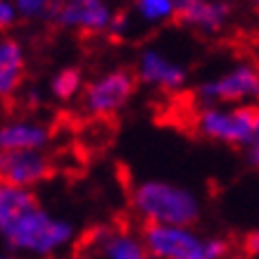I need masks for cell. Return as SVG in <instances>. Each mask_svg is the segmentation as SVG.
Instances as JSON below:
<instances>
[{
    "label": "cell",
    "mask_w": 259,
    "mask_h": 259,
    "mask_svg": "<svg viewBox=\"0 0 259 259\" xmlns=\"http://www.w3.org/2000/svg\"><path fill=\"white\" fill-rule=\"evenodd\" d=\"M128 204L145 226H195L202 217L195 190L164 179L138 181L128 193Z\"/></svg>",
    "instance_id": "cell-1"
},
{
    "label": "cell",
    "mask_w": 259,
    "mask_h": 259,
    "mask_svg": "<svg viewBox=\"0 0 259 259\" xmlns=\"http://www.w3.org/2000/svg\"><path fill=\"white\" fill-rule=\"evenodd\" d=\"M0 236L15 254H26L33 259H48L64 252L74 243L76 231L67 219L43 209L38 202L24 209L0 231Z\"/></svg>",
    "instance_id": "cell-2"
},
{
    "label": "cell",
    "mask_w": 259,
    "mask_h": 259,
    "mask_svg": "<svg viewBox=\"0 0 259 259\" xmlns=\"http://www.w3.org/2000/svg\"><path fill=\"white\" fill-rule=\"evenodd\" d=\"M150 259H228L224 238L200 233L195 226H143Z\"/></svg>",
    "instance_id": "cell-3"
},
{
    "label": "cell",
    "mask_w": 259,
    "mask_h": 259,
    "mask_svg": "<svg viewBox=\"0 0 259 259\" xmlns=\"http://www.w3.org/2000/svg\"><path fill=\"white\" fill-rule=\"evenodd\" d=\"M193 131L209 143L247 148L254 136V107L200 105L193 114Z\"/></svg>",
    "instance_id": "cell-4"
},
{
    "label": "cell",
    "mask_w": 259,
    "mask_h": 259,
    "mask_svg": "<svg viewBox=\"0 0 259 259\" xmlns=\"http://www.w3.org/2000/svg\"><path fill=\"white\" fill-rule=\"evenodd\" d=\"M138 91V79L131 69L114 67L100 71L98 76L86 81L81 93V110L91 119H112L114 114L128 107Z\"/></svg>",
    "instance_id": "cell-5"
},
{
    "label": "cell",
    "mask_w": 259,
    "mask_h": 259,
    "mask_svg": "<svg viewBox=\"0 0 259 259\" xmlns=\"http://www.w3.org/2000/svg\"><path fill=\"white\" fill-rule=\"evenodd\" d=\"M195 98L202 105H233L257 107L259 105V67L238 62L197 83Z\"/></svg>",
    "instance_id": "cell-6"
},
{
    "label": "cell",
    "mask_w": 259,
    "mask_h": 259,
    "mask_svg": "<svg viewBox=\"0 0 259 259\" xmlns=\"http://www.w3.org/2000/svg\"><path fill=\"white\" fill-rule=\"evenodd\" d=\"M57 26L86 36L112 33L119 15L112 10L107 0H67L50 17Z\"/></svg>",
    "instance_id": "cell-7"
},
{
    "label": "cell",
    "mask_w": 259,
    "mask_h": 259,
    "mask_svg": "<svg viewBox=\"0 0 259 259\" xmlns=\"http://www.w3.org/2000/svg\"><path fill=\"white\" fill-rule=\"evenodd\" d=\"M88 259H150L143 233L128 226H98L86 236Z\"/></svg>",
    "instance_id": "cell-8"
},
{
    "label": "cell",
    "mask_w": 259,
    "mask_h": 259,
    "mask_svg": "<svg viewBox=\"0 0 259 259\" xmlns=\"http://www.w3.org/2000/svg\"><path fill=\"white\" fill-rule=\"evenodd\" d=\"M55 171L53 159L46 150H17V152H0V183L15 188L33 190L48 181Z\"/></svg>",
    "instance_id": "cell-9"
},
{
    "label": "cell",
    "mask_w": 259,
    "mask_h": 259,
    "mask_svg": "<svg viewBox=\"0 0 259 259\" xmlns=\"http://www.w3.org/2000/svg\"><path fill=\"white\" fill-rule=\"evenodd\" d=\"M134 74L138 83H145L155 91H179L188 81L186 64L159 48H143L136 57Z\"/></svg>",
    "instance_id": "cell-10"
},
{
    "label": "cell",
    "mask_w": 259,
    "mask_h": 259,
    "mask_svg": "<svg viewBox=\"0 0 259 259\" xmlns=\"http://www.w3.org/2000/svg\"><path fill=\"white\" fill-rule=\"evenodd\" d=\"M176 19L197 33H219L231 19L226 0H176Z\"/></svg>",
    "instance_id": "cell-11"
},
{
    "label": "cell",
    "mask_w": 259,
    "mask_h": 259,
    "mask_svg": "<svg viewBox=\"0 0 259 259\" xmlns=\"http://www.w3.org/2000/svg\"><path fill=\"white\" fill-rule=\"evenodd\" d=\"M53 141L50 126L29 117L8 119L0 124V152H17V150H46Z\"/></svg>",
    "instance_id": "cell-12"
},
{
    "label": "cell",
    "mask_w": 259,
    "mask_h": 259,
    "mask_svg": "<svg viewBox=\"0 0 259 259\" xmlns=\"http://www.w3.org/2000/svg\"><path fill=\"white\" fill-rule=\"evenodd\" d=\"M26 76V53L17 38H0V100H8L22 88Z\"/></svg>",
    "instance_id": "cell-13"
},
{
    "label": "cell",
    "mask_w": 259,
    "mask_h": 259,
    "mask_svg": "<svg viewBox=\"0 0 259 259\" xmlns=\"http://www.w3.org/2000/svg\"><path fill=\"white\" fill-rule=\"evenodd\" d=\"M38 202L33 190L26 188H15V186H8V183H0V231L8 226L10 221L19 217L24 209H29Z\"/></svg>",
    "instance_id": "cell-14"
},
{
    "label": "cell",
    "mask_w": 259,
    "mask_h": 259,
    "mask_svg": "<svg viewBox=\"0 0 259 259\" xmlns=\"http://www.w3.org/2000/svg\"><path fill=\"white\" fill-rule=\"evenodd\" d=\"M83 88H86V81L79 67H62L50 79V95L57 102H69L74 98H81Z\"/></svg>",
    "instance_id": "cell-15"
},
{
    "label": "cell",
    "mask_w": 259,
    "mask_h": 259,
    "mask_svg": "<svg viewBox=\"0 0 259 259\" xmlns=\"http://www.w3.org/2000/svg\"><path fill=\"white\" fill-rule=\"evenodd\" d=\"M176 12V0H134V15L148 26L174 22Z\"/></svg>",
    "instance_id": "cell-16"
},
{
    "label": "cell",
    "mask_w": 259,
    "mask_h": 259,
    "mask_svg": "<svg viewBox=\"0 0 259 259\" xmlns=\"http://www.w3.org/2000/svg\"><path fill=\"white\" fill-rule=\"evenodd\" d=\"M62 3H67V0H15L19 17H24V19H46V17H53V12Z\"/></svg>",
    "instance_id": "cell-17"
},
{
    "label": "cell",
    "mask_w": 259,
    "mask_h": 259,
    "mask_svg": "<svg viewBox=\"0 0 259 259\" xmlns=\"http://www.w3.org/2000/svg\"><path fill=\"white\" fill-rule=\"evenodd\" d=\"M19 19V10H17L15 0H0V31L12 29Z\"/></svg>",
    "instance_id": "cell-18"
},
{
    "label": "cell",
    "mask_w": 259,
    "mask_h": 259,
    "mask_svg": "<svg viewBox=\"0 0 259 259\" xmlns=\"http://www.w3.org/2000/svg\"><path fill=\"white\" fill-rule=\"evenodd\" d=\"M247 159L254 169H259V105L254 107V136H252V143L247 145Z\"/></svg>",
    "instance_id": "cell-19"
},
{
    "label": "cell",
    "mask_w": 259,
    "mask_h": 259,
    "mask_svg": "<svg viewBox=\"0 0 259 259\" xmlns=\"http://www.w3.org/2000/svg\"><path fill=\"white\" fill-rule=\"evenodd\" d=\"M243 250H245V254H247V257L259 259V228L250 231V233L243 238Z\"/></svg>",
    "instance_id": "cell-20"
},
{
    "label": "cell",
    "mask_w": 259,
    "mask_h": 259,
    "mask_svg": "<svg viewBox=\"0 0 259 259\" xmlns=\"http://www.w3.org/2000/svg\"><path fill=\"white\" fill-rule=\"evenodd\" d=\"M0 259H19L15 252H0Z\"/></svg>",
    "instance_id": "cell-21"
},
{
    "label": "cell",
    "mask_w": 259,
    "mask_h": 259,
    "mask_svg": "<svg viewBox=\"0 0 259 259\" xmlns=\"http://www.w3.org/2000/svg\"><path fill=\"white\" fill-rule=\"evenodd\" d=\"M250 3H252V5H254V8L259 10V0H250Z\"/></svg>",
    "instance_id": "cell-22"
}]
</instances>
